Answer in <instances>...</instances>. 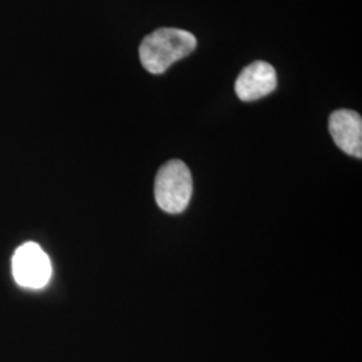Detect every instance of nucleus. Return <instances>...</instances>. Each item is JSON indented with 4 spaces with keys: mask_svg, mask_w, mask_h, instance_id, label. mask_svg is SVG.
I'll list each match as a JSON object with an SVG mask.
<instances>
[{
    "mask_svg": "<svg viewBox=\"0 0 362 362\" xmlns=\"http://www.w3.org/2000/svg\"><path fill=\"white\" fill-rule=\"evenodd\" d=\"M52 272L50 259L37 243L28 242L15 251L13 274L19 285L27 288H42L49 284Z\"/></svg>",
    "mask_w": 362,
    "mask_h": 362,
    "instance_id": "nucleus-3",
    "label": "nucleus"
},
{
    "mask_svg": "<svg viewBox=\"0 0 362 362\" xmlns=\"http://www.w3.org/2000/svg\"><path fill=\"white\" fill-rule=\"evenodd\" d=\"M194 191L191 170L181 160H170L157 172L155 197L158 207L168 214H181L188 207Z\"/></svg>",
    "mask_w": 362,
    "mask_h": 362,
    "instance_id": "nucleus-2",
    "label": "nucleus"
},
{
    "mask_svg": "<svg viewBox=\"0 0 362 362\" xmlns=\"http://www.w3.org/2000/svg\"><path fill=\"white\" fill-rule=\"evenodd\" d=\"M197 46L194 34L181 28H158L140 45V61L152 74H163L169 66L188 57Z\"/></svg>",
    "mask_w": 362,
    "mask_h": 362,
    "instance_id": "nucleus-1",
    "label": "nucleus"
},
{
    "mask_svg": "<svg viewBox=\"0 0 362 362\" xmlns=\"http://www.w3.org/2000/svg\"><path fill=\"white\" fill-rule=\"evenodd\" d=\"M276 85L275 69L264 61H257L245 67L236 78L235 91L242 101L251 103L269 95L276 89Z\"/></svg>",
    "mask_w": 362,
    "mask_h": 362,
    "instance_id": "nucleus-4",
    "label": "nucleus"
},
{
    "mask_svg": "<svg viewBox=\"0 0 362 362\" xmlns=\"http://www.w3.org/2000/svg\"><path fill=\"white\" fill-rule=\"evenodd\" d=\"M329 132L337 146L346 155L362 157V119L357 112L339 109L329 118Z\"/></svg>",
    "mask_w": 362,
    "mask_h": 362,
    "instance_id": "nucleus-5",
    "label": "nucleus"
}]
</instances>
